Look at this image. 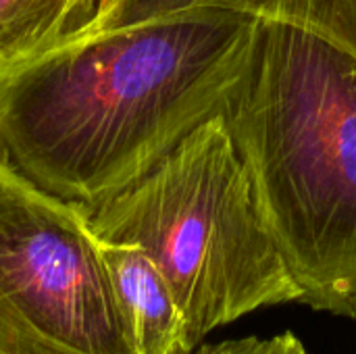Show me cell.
Segmentation results:
<instances>
[{
  "label": "cell",
  "instance_id": "cell-1",
  "mask_svg": "<svg viewBox=\"0 0 356 354\" xmlns=\"http://www.w3.org/2000/svg\"><path fill=\"white\" fill-rule=\"evenodd\" d=\"M257 29L204 6L60 40L0 79V163L94 211L219 115Z\"/></svg>",
  "mask_w": 356,
  "mask_h": 354
},
{
  "label": "cell",
  "instance_id": "cell-2",
  "mask_svg": "<svg viewBox=\"0 0 356 354\" xmlns=\"http://www.w3.org/2000/svg\"><path fill=\"white\" fill-rule=\"evenodd\" d=\"M300 305L356 321V58L330 40L259 21L219 111Z\"/></svg>",
  "mask_w": 356,
  "mask_h": 354
},
{
  "label": "cell",
  "instance_id": "cell-3",
  "mask_svg": "<svg viewBox=\"0 0 356 354\" xmlns=\"http://www.w3.org/2000/svg\"><path fill=\"white\" fill-rule=\"evenodd\" d=\"M86 219L100 242L150 255L196 348L221 325L300 298L219 115Z\"/></svg>",
  "mask_w": 356,
  "mask_h": 354
},
{
  "label": "cell",
  "instance_id": "cell-4",
  "mask_svg": "<svg viewBox=\"0 0 356 354\" xmlns=\"http://www.w3.org/2000/svg\"><path fill=\"white\" fill-rule=\"evenodd\" d=\"M0 354H136L86 213L2 163Z\"/></svg>",
  "mask_w": 356,
  "mask_h": 354
},
{
  "label": "cell",
  "instance_id": "cell-5",
  "mask_svg": "<svg viewBox=\"0 0 356 354\" xmlns=\"http://www.w3.org/2000/svg\"><path fill=\"white\" fill-rule=\"evenodd\" d=\"M100 250L134 353H196L175 294L150 255L113 242H100Z\"/></svg>",
  "mask_w": 356,
  "mask_h": 354
},
{
  "label": "cell",
  "instance_id": "cell-6",
  "mask_svg": "<svg viewBox=\"0 0 356 354\" xmlns=\"http://www.w3.org/2000/svg\"><path fill=\"white\" fill-rule=\"evenodd\" d=\"M204 6L309 29L356 58V0H102L92 19L73 35L117 29Z\"/></svg>",
  "mask_w": 356,
  "mask_h": 354
},
{
  "label": "cell",
  "instance_id": "cell-7",
  "mask_svg": "<svg viewBox=\"0 0 356 354\" xmlns=\"http://www.w3.org/2000/svg\"><path fill=\"white\" fill-rule=\"evenodd\" d=\"M73 2L0 0V79L69 33Z\"/></svg>",
  "mask_w": 356,
  "mask_h": 354
},
{
  "label": "cell",
  "instance_id": "cell-8",
  "mask_svg": "<svg viewBox=\"0 0 356 354\" xmlns=\"http://www.w3.org/2000/svg\"><path fill=\"white\" fill-rule=\"evenodd\" d=\"M194 354H311L302 340L292 332H282L271 338L248 336L242 340H227L213 346H200Z\"/></svg>",
  "mask_w": 356,
  "mask_h": 354
},
{
  "label": "cell",
  "instance_id": "cell-9",
  "mask_svg": "<svg viewBox=\"0 0 356 354\" xmlns=\"http://www.w3.org/2000/svg\"><path fill=\"white\" fill-rule=\"evenodd\" d=\"M100 2H102V0H75V2H73L71 27H69V33H67L65 38H69V35H73L75 31H79V29L92 19V15L96 13V8H98ZM65 38H63V40H65Z\"/></svg>",
  "mask_w": 356,
  "mask_h": 354
}]
</instances>
